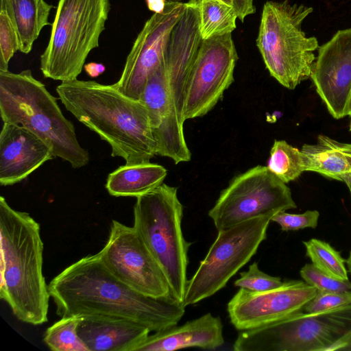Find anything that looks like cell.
Instances as JSON below:
<instances>
[{"instance_id": "26", "label": "cell", "mask_w": 351, "mask_h": 351, "mask_svg": "<svg viewBox=\"0 0 351 351\" xmlns=\"http://www.w3.org/2000/svg\"><path fill=\"white\" fill-rule=\"evenodd\" d=\"M303 244L306 256L317 268L332 278L348 280L346 259L328 243L313 238Z\"/></svg>"}, {"instance_id": "6", "label": "cell", "mask_w": 351, "mask_h": 351, "mask_svg": "<svg viewBox=\"0 0 351 351\" xmlns=\"http://www.w3.org/2000/svg\"><path fill=\"white\" fill-rule=\"evenodd\" d=\"M312 12L311 7L287 0L267 1L263 8L256 45L271 76L290 90L312 73L318 41L302 29Z\"/></svg>"}, {"instance_id": "13", "label": "cell", "mask_w": 351, "mask_h": 351, "mask_svg": "<svg viewBox=\"0 0 351 351\" xmlns=\"http://www.w3.org/2000/svg\"><path fill=\"white\" fill-rule=\"evenodd\" d=\"M186 2L167 1L165 10L145 22L126 58L119 80L114 84L124 95L140 99L145 83L160 62L171 32L182 16Z\"/></svg>"}, {"instance_id": "29", "label": "cell", "mask_w": 351, "mask_h": 351, "mask_svg": "<svg viewBox=\"0 0 351 351\" xmlns=\"http://www.w3.org/2000/svg\"><path fill=\"white\" fill-rule=\"evenodd\" d=\"M18 50L16 32L6 12L0 10V71H8V63Z\"/></svg>"}, {"instance_id": "15", "label": "cell", "mask_w": 351, "mask_h": 351, "mask_svg": "<svg viewBox=\"0 0 351 351\" xmlns=\"http://www.w3.org/2000/svg\"><path fill=\"white\" fill-rule=\"evenodd\" d=\"M140 100L149 112L156 155L169 158L175 164L190 161L191 154L184 134V121L171 92L163 57L149 76Z\"/></svg>"}, {"instance_id": "40", "label": "cell", "mask_w": 351, "mask_h": 351, "mask_svg": "<svg viewBox=\"0 0 351 351\" xmlns=\"http://www.w3.org/2000/svg\"><path fill=\"white\" fill-rule=\"evenodd\" d=\"M350 116L351 117V112H350Z\"/></svg>"}, {"instance_id": "36", "label": "cell", "mask_w": 351, "mask_h": 351, "mask_svg": "<svg viewBox=\"0 0 351 351\" xmlns=\"http://www.w3.org/2000/svg\"><path fill=\"white\" fill-rule=\"evenodd\" d=\"M346 265L348 272L351 274V251L350 252L348 258L346 260Z\"/></svg>"}, {"instance_id": "37", "label": "cell", "mask_w": 351, "mask_h": 351, "mask_svg": "<svg viewBox=\"0 0 351 351\" xmlns=\"http://www.w3.org/2000/svg\"><path fill=\"white\" fill-rule=\"evenodd\" d=\"M228 5L234 7V0H221Z\"/></svg>"}, {"instance_id": "7", "label": "cell", "mask_w": 351, "mask_h": 351, "mask_svg": "<svg viewBox=\"0 0 351 351\" xmlns=\"http://www.w3.org/2000/svg\"><path fill=\"white\" fill-rule=\"evenodd\" d=\"M351 348V304L292 314L271 324L240 331L235 351H333Z\"/></svg>"}, {"instance_id": "41", "label": "cell", "mask_w": 351, "mask_h": 351, "mask_svg": "<svg viewBox=\"0 0 351 351\" xmlns=\"http://www.w3.org/2000/svg\"><path fill=\"white\" fill-rule=\"evenodd\" d=\"M350 350H351V348H350Z\"/></svg>"}, {"instance_id": "28", "label": "cell", "mask_w": 351, "mask_h": 351, "mask_svg": "<svg viewBox=\"0 0 351 351\" xmlns=\"http://www.w3.org/2000/svg\"><path fill=\"white\" fill-rule=\"evenodd\" d=\"M240 276L234 282V286L254 292L271 290L283 283L280 278L271 276L262 271L256 262L251 264L247 271L241 272Z\"/></svg>"}, {"instance_id": "20", "label": "cell", "mask_w": 351, "mask_h": 351, "mask_svg": "<svg viewBox=\"0 0 351 351\" xmlns=\"http://www.w3.org/2000/svg\"><path fill=\"white\" fill-rule=\"evenodd\" d=\"M301 152L305 171L342 182L345 176L351 175V143L320 134L315 143L304 144Z\"/></svg>"}, {"instance_id": "35", "label": "cell", "mask_w": 351, "mask_h": 351, "mask_svg": "<svg viewBox=\"0 0 351 351\" xmlns=\"http://www.w3.org/2000/svg\"><path fill=\"white\" fill-rule=\"evenodd\" d=\"M343 182H344L346 184L351 194V175H348L345 176L343 179Z\"/></svg>"}, {"instance_id": "33", "label": "cell", "mask_w": 351, "mask_h": 351, "mask_svg": "<svg viewBox=\"0 0 351 351\" xmlns=\"http://www.w3.org/2000/svg\"><path fill=\"white\" fill-rule=\"evenodd\" d=\"M86 73L91 77H96L102 74L106 67L104 64L97 62H89L84 66Z\"/></svg>"}, {"instance_id": "12", "label": "cell", "mask_w": 351, "mask_h": 351, "mask_svg": "<svg viewBox=\"0 0 351 351\" xmlns=\"http://www.w3.org/2000/svg\"><path fill=\"white\" fill-rule=\"evenodd\" d=\"M238 56L232 34L202 40L186 84L182 117H202L234 82Z\"/></svg>"}, {"instance_id": "10", "label": "cell", "mask_w": 351, "mask_h": 351, "mask_svg": "<svg viewBox=\"0 0 351 351\" xmlns=\"http://www.w3.org/2000/svg\"><path fill=\"white\" fill-rule=\"evenodd\" d=\"M296 207L287 184L267 166L257 165L235 176L208 215L219 231Z\"/></svg>"}, {"instance_id": "16", "label": "cell", "mask_w": 351, "mask_h": 351, "mask_svg": "<svg viewBox=\"0 0 351 351\" xmlns=\"http://www.w3.org/2000/svg\"><path fill=\"white\" fill-rule=\"evenodd\" d=\"M335 119L351 112V28L338 31L319 47L310 77Z\"/></svg>"}, {"instance_id": "38", "label": "cell", "mask_w": 351, "mask_h": 351, "mask_svg": "<svg viewBox=\"0 0 351 351\" xmlns=\"http://www.w3.org/2000/svg\"><path fill=\"white\" fill-rule=\"evenodd\" d=\"M350 130L351 131V121H350Z\"/></svg>"}, {"instance_id": "30", "label": "cell", "mask_w": 351, "mask_h": 351, "mask_svg": "<svg viewBox=\"0 0 351 351\" xmlns=\"http://www.w3.org/2000/svg\"><path fill=\"white\" fill-rule=\"evenodd\" d=\"M351 304V290L341 292L317 291L315 295L305 305L304 311L315 313Z\"/></svg>"}, {"instance_id": "1", "label": "cell", "mask_w": 351, "mask_h": 351, "mask_svg": "<svg viewBox=\"0 0 351 351\" xmlns=\"http://www.w3.org/2000/svg\"><path fill=\"white\" fill-rule=\"evenodd\" d=\"M60 317L105 315L134 321L157 332L178 324L185 306L140 293L119 280L98 253L70 265L48 285Z\"/></svg>"}, {"instance_id": "39", "label": "cell", "mask_w": 351, "mask_h": 351, "mask_svg": "<svg viewBox=\"0 0 351 351\" xmlns=\"http://www.w3.org/2000/svg\"><path fill=\"white\" fill-rule=\"evenodd\" d=\"M171 1H180V0H171Z\"/></svg>"}, {"instance_id": "32", "label": "cell", "mask_w": 351, "mask_h": 351, "mask_svg": "<svg viewBox=\"0 0 351 351\" xmlns=\"http://www.w3.org/2000/svg\"><path fill=\"white\" fill-rule=\"evenodd\" d=\"M234 8L241 21H243L246 16L256 12L253 0H234Z\"/></svg>"}, {"instance_id": "18", "label": "cell", "mask_w": 351, "mask_h": 351, "mask_svg": "<svg viewBox=\"0 0 351 351\" xmlns=\"http://www.w3.org/2000/svg\"><path fill=\"white\" fill-rule=\"evenodd\" d=\"M223 343L220 317L208 313L182 325L149 335L135 351H173L186 348L216 350Z\"/></svg>"}, {"instance_id": "21", "label": "cell", "mask_w": 351, "mask_h": 351, "mask_svg": "<svg viewBox=\"0 0 351 351\" xmlns=\"http://www.w3.org/2000/svg\"><path fill=\"white\" fill-rule=\"evenodd\" d=\"M53 8L45 0H1L0 10L6 12L19 42V51L28 53L43 28L52 25L48 18Z\"/></svg>"}, {"instance_id": "31", "label": "cell", "mask_w": 351, "mask_h": 351, "mask_svg": "<svg viewBox=\"0 0 351 351\" xmlns=\"http://www.w3.org/2000/svg\"><path fill=\"white\" fill-rule=\"evenodd\" d=\"M319 217V213L316 210H306L302 214L281 211L272 217L271 221L277 223L282 231H294L306 228H315Z\"/></svg>"}, {"instance_id": "17", "label": "cell", "mask_w": 351, "mask_h": 351, "mask_svg": "<svg viewBox=\"0 0 351 351\" xmlns=\"http://www.w3.org/2000/svg\"><path fill=\"white\" fill-rule=\"evenodd\" d=\"M54 157L51 145L26 128L3 123L0 133V184L20 182Z\"/></svg>"}, {"instance_id": "8", "label": "cell", "mask_w": 351, "mask_h": 351, "mask_svg": "<svg viewBox=\"0 0 351 351\" xmlns=\"http://www.w3.org/2000/svg\"><path fill=\"white\" fill-rule=\"evenodd\" d=\"M110 10V0H59L40 56L45 77L61 82L77 78L90 52L99 47Z\"/></svg>"}, {"instance_id": "23", "label": "cell", "mask_w": 351, "mask_h": 351, "mask_svg": "<svg viewBox=\"0 0 351 351\" xmlns=\"http://www.w3.org/2000/svg\"><path fill=\"white\" fill-rule=\"evenodd\" d=\"M199 30L202 40L226 34L236 28L234 7L221 0H198Z\"/></svg>"}, {"instance_id": "34", "label": "cell", "mask_w": 351, "mask_h": 351, "mask_svg": "<svg viewBox=\"0 0 351 351\" xmlns=\"http://www.w3.org/2000/svg\"><path fill=\"white\" fill-rule=\"evenodd\" d=\"M147 3V8L150 11H152L154 13H160L162 12L166 5L167 1L166 0H145Z\"/></svg>"}, {"instance_id": "2", "label": "cell", "mask_w": 351, "mask_h": 351, "mask_svg": "<svg viewBox=\"0 0 351 351\" xmlns=\"http://www.w3.org/2000/svg\"><path fill=\"white\" fill-rule=\"evenodd\" d=\"M56 92L68 111L110 145L112 157L136 164L156 155L149 112L141 100L124 95L114 84L77 78L61 82Z\"/></svg>"}, {"instance_id": "5", "label": "cell", "mask_w": 351, "mask_h": 351, "mask_svg": "<svg viewBox=\"0 0 351 351\" xmlns=\"http://www.w3.org/2000/svg\"><path fill=\"white\" fill-rule=\"evenodd\" d=\"M182 216L178 189L165 183L137 197L134 206L133 226L163 271L172 298L183 304L191 243L182 232Z\"/></svg>"}, {"instance_id": "25", "label": "cell", "mask_w": 351, "mask_h": 351, "mask_svg": "<svg viewBox=\"0 0 351 351\" xmlns=\"http://www.w3.org/2000/svg\"><path fill=\"white\" fill-rule=\"evenodd\" d=\"M80 320L78 316L62 317L47 328L44 342L53 351H88L77 332Z\"/></svg>"}, {"instance_id": "27", "label": "cell", "mask_w": 351, "mask_h": 351, "mask_svg": "<svg viewBox=\"0 0 351 351\" xmlns=\"http://www.w3.org/2000/svg\"><path fill=\"white\" fill-rule=\"evenodd\" d=\"M300 274L304 282L316 288L317 291L341 292L351 290V282L349 280H341L332 278L317 268L313 263H307L303 266Z\"/></svg>"}, {"instance_id": "24", "label": "cell", "mask_w": 351, "mask_h": 351, "mask_svg": "<svg viewBox=\"0 0 351 351\" xmlns=\"http://www.w3.org/2000/svg\"><path fill=\"white\" fill-rule=\"evenodd\" d=\"M267 167L285 184L295 180L305 171L301 150L283 140L274 141Z\"/></svg>"}, {"instance_id": "9", "label": "cell", "mask_w": 351, "mask_h": 351, "mask_svg": "<svg viewBox=\"0 0 351 351\" xmlns=\"http://www.w3.org/2000/svg\"><path fill=\"white\" fill-rule=\"evenodd\" d=\"M272 217L254 218L218 231L207 254L187 281L185 307L213 295L250 261L266 239Z\"/></svg>"}, {"instance_id": "14", "label": "cell", "mask_w": 351, "mask_h": 351, "mask_svg": "<svg viewBox=\"0 0 351 351\" xmlns=\"http://www.w3.org/2000/svg\"><path fill=\"white\" fill-rule=\"evenodd\" d=\"M317 289L298 280L283 281L278 287L263 292L240 288L228 303L231 324L239 330L263 326L301 311Z\"/></svg>"}, {"instance_id": "19", "label": "cell", "mask_w": 351, "mask_h": 351, "mask_svg": "<svg viewBox=\"0 0 351 351\" xmlns=\"http://www.w3.org/2000/svg\"><path fill=\"white\" fill-rule=\"evenodd\" d=\"M150 332L129 319L105 315L81 317L77 328L88 351H135Z\"/></svg>"}, {"instance_id": "22", "label": "cell", "mask_w": 351, "mask_h": 351, "mask_svg": "<svg viewBox=\"0 0 351 351\" xmlns=\"http://www.w3.org/2000/svg\"><path fill=\"white\" fill-rule=\"evenodd\" d=\"M167 170L151 162L125 164L108 176L106 188L115 197H135L144 195L163 183Z\"/></svg>"}, {"instance_id": "11", "label": "cell", "mask_w": 351, "mask_h": 351, "mask_svg": "<svg viewBox=\"0 0 351 351\" xmlns=\"http://www.w3.org/2000/svg\"><path fill=\"white\" fill-rule=\"evenodd\" d=\"M98 254L113 276L136 291L155 298H172L163 271L134 226L112 220Z\"/></svg>"}, {"instance_id": "4", "label": "cell", "mask_w": 351, "mask_h": 351, "mask_svg": "<svg viewBox=\"0 0 351 351\" xmlns=\"http://www.w3.org/2000/svg\"><path fill=\"white\" fill-rule=\"evenodd\" d=\"M0 114L3 123L22 125L36 134L52 147L55 158L71 167L88 163L89 154L79 143L73 124L31 70L0 71Z\"/></svg>"}, {"instance_id": "3", "label": "cell", "mask_w": 351, "mask_h": 351, "mask_svg": "<svg viewBox=\"0 0 351 351\" xmlns=\"http://www.w3.org/2000/svg\"><path fill=\"white\" fill-rule=\"evenodd\" d=\"M0 297L19 320L47 322L50 294L43 272V243L39 223L0 197Z\"/></svg>"}]
</instances>
